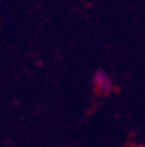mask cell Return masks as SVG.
Returning a JSON list of instances; mask_svg holds the SVG:
<instances>
[{"instance_id": "obj_2", "label": "cell", "mask_w": 145, "mask_h": 147, "mask_svg": "<svg viewBox=\"0 0 145 147\" xmlns=\"http://www.w3.org/2000/svg\"><path fill=\"white\" fill-rule=\"evenodd\" d=\"M138 147H142V146H138Z\"/></svg>"}, {"instance_id": "obj_1", "label": "cell", "mask_w": 145, "mask_h": 147, "mask_svg": "<svg viewBox=\"0 0 145 147\" xmlns=\"http://www.w3.org/2000/svg\"><path fill=\"white\" fill-rule=\"evenodd\" d=\"M93 85H94V89L99 93H103V95H108V93H110L115 89V85H113L110 76L106 71H103V70H99V71L94 73Z\"/></svg>"}]
</instances>
